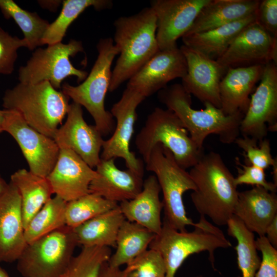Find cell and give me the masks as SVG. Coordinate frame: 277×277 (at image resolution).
I'll return each mask as SVG.
<instances>
[{"label": "cell", "instance_id": "cell-37", "mask_svg": "<svg viewBox=\"0 0 277 277\" xmlns=\"http://www.w3.org/2000/svg\"><path fill=\"white\" fill-rule=\"evenodd\" d=\"M234 143L243 151L247 164L266 169L277 164L271 153L269 141L266 138L260 142L247 136L238 137Z\"/></svg>", "mask_w": 277, "mask_h": 277}, {"label": "cell", "instance_id": "cell-29", "mask_svg": "<svg viewBox=\"0 0 277 277\" xmlns=\"http://www.w3.org/2000/svg\"><path fill=\"white\" fill-rule=\"evenodd\" d=\"M156 234L126 219L121 225L116 239V250L111 254L108 264L119 268L148 249Z\"/></svg>", "mask_w": 277, "mask_h": 277}, {"label": "cell", "instance_id": "cell-19", "mask_svg": "<svg viewBox=\"0 0 277 277\" xmlns=\"http://www.w3.org/2000/svg\"><path fill=\"white\" fill-rule=\"evenodd\" d=\"M56 162L47 176L54 194L66 202L89 193L96 172L72 150L60 149Z\"/></svg>", "mask_w": 277, "mask_h": 277}, {"label": "cell", "instance_id": "cell-46", "mask_svg": "<svg viewBox=\"0 0 277 277\" xmlns=\"http://www.w3.org/2000/svg\"><path fill=\"white\" fill-rule=\"evenodd\" d=\"M0 277H10L7 272L0 267Z\"/></svg>", "mask_w": 277, "mask_h": 277}, {"label": "cell", "instance_id": "cell-16", "mask_svg": "<svg viewBox=\"0 0 277 277\" xmlns=\"http://www.w3.org/2000/svg\"><path fill=\"white\" fill-rule=\"evenodd\" d=\"M67 114L65 124L57 129L53 140L60 149L72 150L91 168L96 167L101 160L103 135L95 125L84 120L80 105L70 104Z\"/></svg>", "mask_w": 277, "mask_h": 277}, {"label": "cell", "instance_id": "cell-4", "mask_svg": "<svg viewBox=\"0 0 277 277\" xmlns=\"http://www.w3.org/2000/svg\"><path fill=\"white\" fill-rule=\"evenodd\" d=\"M69 99L47 81L19 83L6 91L3 106L6 110L18 112L29 126L53 139L69 110Z\"/></svg>", "mask_w": 277, "mask_h": 277}, {"label": "cell", "instance_id": "cell-24", "mask_svg": "<svg viewBox=\"0 0 277 277\" xmlns=\"http://www.w3.org/2000/svg\"><path fill=\"white\" fill-rule=\"evenodd\" d=\"M161 188L154 175L143 182L142 191L133 199L120 202L119 208L125 219L136 223L155 234L162 227L161 211L163 208L160 199Z\"/></svg>", "mask_w": 277, "mask_h": 277}, {"label": "cell", "instance_id": "cell-1", "mask_svg": "<svg viewBox=\"0 0 277 277\" xmlns=\"http://www.w3.org/2000/svg\"><path fill=\"white\" fill-rule=\"evenodd\" d=\"M189 173L195 186L190 196L196 211L216 225H226L233 215L239 191L221 156L213 151L204 153Z\"/></svg>", "mask_w": 277, "mask_h": 277}, {"label": "cell", "instance_id": "cell-5", "mask_svg": "<svg viewBox=\"0 0 277 277\" xmlns=\"http://www.w3.org/2000/svg\"><path fill=\"white\" fill-rule=\"evenodd\" d=\"M194 227L191 232L180 231L164 219L161 232L155 235L149 247L162 255L166 268L165 277H174L184 261L192 254L207 251L213 265L215 250L231 247L223 232L205 216L200 215Z\"/></svg>", "mask_w": 277, "mask_h": 277}, {"label": "cell", "instance_id": "cell-30", "mask_svg": "<svg viewBox=\"0 0 277 277\" xmlns=\"http://www.w3.org/2000/svg\"><path fill=\"white\" fill-rule=\"evenodd\" d=\"M226 225L228 235L237 241L235 249L242 277H255L261 259L257 252L254 233L234 215L229 219Z\"/></svg>", "mask_w": 277, "mask_h": 277}, {"label": "cell", "instance_id": "cell-21", "mask_svg": "<svg viewBox=\"0 0 277 277\" xmlns=\"http://www.w3.org/2000/svg\"><path fill=\"white\" fill-rule=\"evenodd\" d=\"M115 159L101 160L96 175L89 186L90 193L118 203L134 198L142 190L143 176L130 170H121Z\"/></svg>", "mask_w": 277, "mask_h": 277}, {"label": "cell", "instance_id": "cell-18", "mask_svg": "<svg viewBox=\"0 0 277 277\" xmlns=\"http://www.w3.org/2000/svg\"><path fill=\"white\" fill-rule=\"evenodd\" d=\"M186 61L187 73L182 85L191 95L204 104L209 103L221 109L220 83L226 71L216 60L182 45L180 48Z\"/></svg>", "mask_w": 277, "mask_h": 277}, {"label": "cell", "instance_id": "cell-28", "mask_svg": "<svg viewBox=\"0 0 277 277\" xmlns=\"http://www.w3.org/2000/svg\"><path fill=\"white\" fill-rule=\"evenodd\" d=\"M21 199L24 226L25 228L32 217L54 194L46 177L36 175L25 169H19L11 176Z\"/></svg>", "mask_w": 277, "mask_h": 277}, {"label": "cell", "instance_id": "cell-32", "mask_svg": "<svg viewBox=\"0 0 277 277\" xmlns=\"http://www.w3.org/2000/svg\"><path fill=\"white\" fill-rule=\"evenodd\" d=\"M66 204L57 195L46 203L25 228L27 244L66 226Z\"/></svg>", "mask_w": 277, "mask_h": 277}, {"label": "cell", "instance_id": "cell-8", "mask_svg": "<svg viewBox=\"0 0 277 277\" xmlns=\"http://www.w3.org/2000/svg\"><path fill=\"white\" fill-rule=\"evenodd\" d=\"M146 168L154 173L162 191L165 219L180 231H186L187 226L195 225L189 218L183 200L184 193L194 191L195 184L189 172L176 163L171 151L161 144L152 149L145 162Z\"/></svg>", "mask_w": 277, "mask_h": 277}, {"label": "cell", "instance_id": "cell-39", "mask_svg": "<svg viewBox=\"0 0 277 277\" xmlns=\"http://www.w3.org/2000/svg\"><path fill=\"white\" fill-rule=\"evenodd\" d=\"M236 164L238 174L234 180L237 186L242 184L251 185L262 187L270 192H276L277 185L266 180L264 169L250 164L243 165L238 158Z\"/></svg>", "mask_w": 277, "mask_h": 277}, {"label": "cell", "instance_id": "cell-15", "mask_svg": "<svg viewBox=\"0 0 277 277\" xmlns=\"http://www.w3.org/2000/svg\"><path fill=\"white\" fill-rule=\"evenodd\" d=\"M210 0H153L156 37L160 50L177 47L176 41L189 30L201 9Z\"/></svg>", "mask_w": 277, "mask_h": 277}, {"label": "cell", "instance_id": "cell-14", "mask_svg": "<svg viewBox=\"0 0 277 277\" xmlns=\"http://www.w3.org/2000/svg\"><path fill=\"white\" fill-rule=\"evenodd\" d=\"M216 61L226 71L230 68L264 65L270 62L276 64L277 38L256 21L237 35Z\"/></svg>", "mask_w": 277, "mask_h": 277}, {"label": "cell", "instance_id": "cell-25", "mask_svg": "<svg viewBox=\"0 0 277 277\" xmlns=\"http://www.w3.org/2000/svg\"><path fill=\"white\" fill-rule=\"evenodd\" d=\"M260 2L258 0H210L184 35L205 32L245 18L256 12Z\"/></svg>", "mask_w": 277, "mask_h": 277}, {"label": "cell", "instance_id": "cell-33", "mask_svg": "<svg viewBox=\"0 0 277 277\" xmlns=\"http://www.w3.org/2000/svg\"><path fill=\"white\" fill-rule=\"evenodd\" d=\"M0 9L6 18H13L21 28L29 50L43 45V36L50 24L48 21L35 12L21 8L12 0H0Z\"/></svg>", "mask_w": 277, "mask_h": 277}, {"label": "cell", "instance_id": "cell-3", "mask_svg": "<svg viewBox=\"0 0 277 277\" xmlns=\"http://www.w3.org/2000/svg\"><path fill=\"white\" fill-rule=\"evenodd\" d=\"M159 101L181 120L197 146L203 148L207 137L216 134L222 143H234L240 134V126L244 114L225 115L220 108L205 103L204 109L191 107V95L181 84L167 86L158 92Z\"/></svg>", "mask_w": 277, "mask_h": 277}, {"label": "cell", "instance_id": "cell-17", "mask_svg": "<svg viewBox=\"0 0 277 277\" xmlns=\"http://www.w3.org/2000/svg\"><path fill=\"white\" fill-rule=\"evenodd\" d=\"M186 58L177 47L159 50L129 80L127 87L144 97L159 92L176 78L187 73Z\"/></svg>", "mask_w": 277, "mask_h": 277}, {"label": "cell", "instance_id": "cell-31", "mask_svg": "<svg viewBox=\"0 0 277 277\" xmlns=\"http://www.w3.org/2000/svg\"><path fill=\"white\" fill-rule=\"evenodd\" d=\"M98 11L110 9L112 2L109 0H65L62 11L56 19L49 24L45 32L42 44L50 45L62 42L72 23L89 7Z\"/></svg>", "mask_w": 277, "mask_h": 277}, {"label": "cell", "instance_id": "cell-7", "mask_svg": "<svg viewBox=\"0 0 277 277\" xmlns=\"http://www.w3.org/2000/svg\"><path fill=\"white\" fill-rule=\"evenodd\" d=\"M135 145L145 162L153 148L161 144L172 153L176 163L186 170L195 165L204 155L188 132L172 111L155 108L148 115L135 138Z\"/></svg>", "mask_w": 277, "mask_h": 277}, {"label": "cell", "instance_id": "cell-22", "mask_svg": "<svg viewBox=\"0 0 277 277\" xmlns=\"http://www.w3.org/2000/svg\"><path fill=\"white\" fill-rule=\"evenodd\" d=\"M264 65L230 68L220 83L221 109L227 115L245 114L249 95L260 80Z\"/></svg>", "mask_w": 277, "mask_h": 277}, {"label": "cell", "instance_id": "cell-44", "mask_svg": "<svg viewBox=\"0 0 277 277\" xmlns=\"http://www.w3.org/2000/svg\"><path fill=\"white\" fill-rule=\"evenodd\" d=\"M8 186L7 184L0 175V197L5 192Z\"/></svg>", "mask_w": 277, "mask_h": 277}, {"label": "cell", "instance_id": "cell-38", "mask_svg": "<svg viewBox=\"0 0 277 277\" xmlns=\"http://www.w3.org/2000/svg\"><path fill=\"white\" fill-rule=\"evenodd\" d=\"M27 46L24 38L12 36L0 27V74L12 73L17 49L22 47L27 48Z\"/></svg>", "mask_w": 277, "mask_h": 277}, {"label": "cell", "instance_id": "cell-13", "mask_svg": "<svg viewBox=\"0 0 277 277\" xmlns=\"http://www.w3.org/2000/svg\"><path fill=\"white\" fill-rule=\"evenodd\" d=\"M5 110L3 130L16 141L25 157L29 171L47 177L57 160L60 148L55 141L29 126L17 111Z\"/></svg>", "mask_w": 277, "mask_h": 277}, {"label": "cell", "instance_id": "cell-20", "mask_svg": "<svg viewBox=\"0 0 277 277\" xmlns=\"http://www.w3.org/2000/svg\"><path fill=\"white\" fill-rule=\"evenodd\" d=\"M27 244L21 196L10 182L0 197V262L17 261Z\"/></svg>", "mask_w": 277, "mask_h": 277}, {"label": "cell", "instance_id": "cell-23", "mask_svg": "<svg viewBox=\"0 0 277 277\" xmlns=\"http://www.w3.org/2000/svg\"><path fill=\"white\" fill-rule=\"evenodd\" d=\"M233 215L259 236H265L267 227L277 215V196L260 186L238 192Z\"/></svg>", "mask_w": 277, "mask_h": 277}, {"label": "cell", "instance_id": "cell-43", "mask_svg": "<svg viewBox=\"0 0 277 277\" xmlns=\"http://www.w3.org/2000/svg\"><path fill=\"white\" fill-rule=\"evenodd\" d=\"M120 269L111 267L105 262L102 266L98 277H120Z\"/></svg>", "mask_w": 277, "mask_h": 277}, {"label": "cell", "instance_id": "cell-36", "mask_svg": "<svg viewBox=\"0 0 277 277\" xmlns=\"http://www.w3.org/2000/svg\"><path fill=\"white\" fill-rule=\"evenodd\" d=\"M126 265L120 277H165L166 273L162 256L153 249H147Z\"/></svg>", "mask_w": 277, "mask_h": 277}, {"label": "cell", "instance_id": "cell-9", "mask_svg": "<svg viewBox=\"0 0 277 277\" xmlns=\"http://www.w3.org/2000/svg\"><path fill=\"white\" fill-rule=\"evenodd\" d=\"M77 245L73 228L66 225L27 244L17 269L24 277H60Z\"/></svg>", "mask_w": 277, "mask_h": 277}, {"label": "cell", "instance_id": "cell-35", "mask_svg": "<svg viewBox=\"0 0 277 277\" xmlns=\"http://www.w3.org/2000/svg\"><path fill=\"white\" fill-rule=\"evenodd\" d=\"M111 255L109 247H83L60 277H98L103 265Z\"/></svg>", "mask_w": 277, "mask_h": 277}, {"label": "cell", "instance_id": "cell-2", "mask_svg": "<svg viewBox=\"0 0 277 277\" xmlns=\"http://www.w3.org/2000/svg\"><path fill=\"white\" fill-rule=\"evenodd\" d=\"M114 26L113 41L120 55L112 71L110 92L129 80L159 50L156 18L150 7L131 16L117 18Z\"/></svg>", "mask_w": 277, "mask_h": 277}, {"label": "cell", "instance_id": "cell-12", "mask_svg": "<svg viewBox=\"0 0 277 277\" xmlns=\"http://www.w3.org/2000/svg\"><path fill=\"white\" fill-rule=\"evenodd\" d=\"M145 99L136 91L126 88L121 98L111 108L110 112L116 119V124L110 138L103 142L101 155L103 160L122 158L128 169L143 176V163L130 151V144L137 118L136 110Z\"/></svg>", "mask_w": 277, "mask_h": 277}, {"label": "cell", "instance_id": "cell-42", "mask_svg": "<svg viewBox=\"0 0 277 277\" xmlns=\"http://www.w3.org/2000/svg\"><path fill=\"white\" fill-rule=\"evenodd\" d=\"M265 236L275 249L277 248V215L274 217L266 229Z\"/></svg>", "mask_w": 277, "mask_h": 277}, {"label": "cell", "instance_id": "cell-41", "mask_svg": "<svg viewBox=\"0 0 277 277\" xmlns=\"http://www.w3.org/2000/svg\"><path fill=\"white\" fill-rule=\"evenodd\" d=\"M256 22L277 38V0L260 1L256 11Z\"/></svg>", "mask_w": 277, "mask_h": 277}, {"label": "cell", "instance_id": "cell-27", "mask_svg": "<svg viewBox=\"0 0 277 277\" xmlns=\"http://www.w3.org/2000/svg\"><path fill=\"white\" fill-rule=\"evenodd\" d=\"M125 218L118 205L73 228L83 247H114L118 231Z\"/></svg>", "mask_w": 277, "mask_h": 277}, {"label": "cell", "instance_id": "cell-6", "mask_svg": "<svg viewBox=\"0 0 277 277\" xmlns=\"http://www.w3.org/2000/svg\"><path fill=\"white\" fill-rule=\"evenodd\" d=\"M96 48L97 59L86 79L76 86L64 83L62 91L73 102L84 106L98 130L106 136L113 132L115 126L112 114L105 109V99L110 84L112 62L119 50L111 37L100 39Z\"/></svg>", "mask_w": 277, "mask_h": 277}, {"label": "cell", "instance_id": "cell-40", "mask_svg": "<svg viewBox=\"0 0 277 277\" xmlns=\"http://www.w3.org/2000/svg\"><path fill=\"white\" fill-rule=\"evenodd\" d=\"M257 250L261 251L262 259L255 277H277V250L265 236L255 240Z\"/></svg>", "mask_w": 277, "mask_h": 277}, {"label": "cell", "instance_id": "cell-11", "mask_svg": "<svg viewBox=\"0 0 277 277\" xmlns=\"http://www.w3.org/2000/svg\"><path fill=\"white\" fill-rule=\"evenodd\" d=\"M277 130V67L270 62L264 66L260 83L251 95L248 108L242 118L240 131L260 142L268 131Z\"/></svg>", "mask_w": 277, "mask_h": 277}, {"label": "cell", "instance_id": "cell-34", "mask_svg": "<svg viewBox=\"0 0 277 277\" xmlns=\"http://www.w3.org/2000/svg\"><path fill=\"white\" fill-rule=\"evenodd\" d=\"M118 203L98 195L89 193L77 199L67 202L66 225L74 228L84 222L118 206Z\"/></svg>", "mask_w": 277, "mask_h": 277}, {"label": "cell", "instance_id": "cell-26", "mask_svg": "<svg viewBox=\"0 0 277 277\" xmlns=\"http://www.w3.org/2000/svg\"><path fill=\"white\" fill-rule=\"evenodd\" d=\"M256 21V12L241 20L205 32L182 36L184 45L216 60L226 51L237 35Z\"/></svg>", "mask_w": 277, "mask_h": 277}, {"label": "cell", "instance_id": "cell-45", "mask_svg": "<svg viewBox=\"0 0 277 277\" xmlns=\"http://www.w3.org/2000/svg\"><path fill=\"white\" fill-rule=\"evenodd\" d=\"M5 110H0V133L4 131L3 123L4 120Z\"/></svg>", "mask_w": 277, "mask_h": 277}, {"label": "cell", "instance_id": "cell-10", "mask_svg": "<svg viewBox=\"0 0 277 277\" xmlns=\"http://www.w3.org/2000/svg\"><path fill=\"white\" fill-rule=\"evenodd\" d=\"M83 51L82 42L75 39H71L67 44L60 42L48 45L45 49L38 48L26 65L20 67L19 81L26 84L47 81L56 90L61 89L62 81L70 76H76L78 82L84 81L87 72L76 69L69 58Z\"/></svg>", "mask_w": 277, "mask_h": 277}]
</instances>
